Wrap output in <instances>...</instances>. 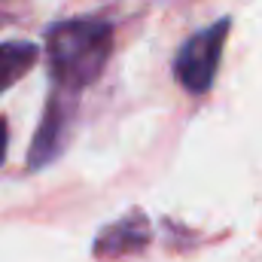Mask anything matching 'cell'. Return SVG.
<instances>
[{
  "label": "cell",
  "instance_id": "obj_1",
  "mask_svg": "<svg viewBox=\"0 0 262 262\" xmlns=\"http://www.w3.org/2000/svg\"><path fill=\"white\" fill-rule=\"evenodd\" d=\"M43 52L55 89L82 95L101 79L113 55V21L107 15H76L46 28Z\"/></svg>",
  "mask_w": 262,
  "mask_h": 262
},
{
  "label": "cell",
  "instance_id": "obj_2",
  "mask_svg": "<svg viewBox=\"0 0 262 262\" xmlns=\"http://www.w3.org/2000/svg\"><path fill=\"white\" fill-rule=\"evenodd\" d=\"M232 31V18L223 15L213 25L195 31L174 55V79L189 92V95H207L216 70L223 61V49H226V37Z\"/></svg>",
  "mask_w": 262,
  "mask_h": 262
},
{
  "label": "cell",
  "instance_id": "obj_3",
  "mask_svg": "<svg viewBox=\"0 0 262 262\" xmlns=\"http://www.w3.org/2000/svg\"><path fill=\"white\" fill-rule=\"evenodd\" d=\"M76 101H79V95L52 85L46 110H43V119H40V128L31 137L28 171H43L46 165H52L64 152L70 128H73V119H76Z\"/></svg>",
  "mask_w": 262,
  "mask_h": 262
},
{
  "label": "cell",
  "instance_id": "obj_4",
  "mask_svg": "<svg viewBox=\"0 0 262 262\" xmlns=\"http://www.w3.org/2000/svg\"><path fill=\"white\" fill-rule=\"evenodd\" d=\"M146 244H149V223L140 210H131L122 220L101 229V235L95 238V256L98 259H119V256L143 250Z\"/></svg>",
  "mask_w": 262,
  "mask_h": 262
},
{
  "label": "cell",
  "instance_id": "obj_5",
  "mask_svg": "<svg viewBox=\"0 0 262 262\" xmlns=\"http://www.w3.org/2000/svg\"><path fill=\"white\" fill-rule=\"evenodd\" d=\"M37 58H40V46H34L31 40L0 43V95L6 89H12L15 82H21L28 76V70L37 64Z\"/></svg>",
  "mask_w": 262,
  "mask_h": 262
},
{
  "label": "cell",
  "instance_id": "obj_6",
  "mask_svg": "<svg viewBox=\"0 0 262 262\" xmlns=\"http://www.w3.org/2000/svg\"><path fill=\"white\" fill-rule=\"evenodd\" d=\"M6 146H9V125H6V119H0V165L6 159Z\"/></svg>",
  "mask_w": 262,
  "mask_h": 262
}]
</instances>
